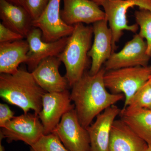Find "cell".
Instances as JSON below:
<instances>
[{"label": "cell", "mask_w": 151, "mask_h": 151, "mask_svg": "<svg viewBox=\"0 0 151 151\" xmlns=\"http://www.w3.org/2000/svg\"><path fill=\"white\" fill-rule=\"evenodd\" d=\"M23 36L15 32L0 23V43L11 42L23 39Z\"/></svg>", "instance_id": "obj_24"}, {"label": "cell", "mask_w": 151, "mask_h": 151, "mask_svg": "<svg viewBox=\"0 0 151 151\" xmlns=\"http://www.w3.org/2000/svg\"><path fill=\"white\" fill-rule=\"evenodd\" d=\"M52 133L69 151H90L89 135L79 122L75 108L65 113Z\"/></svg>", "instance_id": "obj_7"}, {"label": "cell", "mask_w": 151, "mask_h": 151, "mask_svg": "<svg viewBox=\"0 0 151 151\" xmlns=\"http://www.w3.org/2000/svg\"><path fill=\"white\" fill-rule=\"evenodd\" d=\"M151 109V86L149 81L133 95L124 110L127 111Z\"/></svg>", "instance_id": "obj_20"}, {"label": "cell", "mask_w": 151, "mask_h": 151, "mask_svg": "<svg viewBox=\"0 0 151 151\" xmlns=\"http://www.w3.org/2000/svg\"><path fill=\"white\" fill-rule=\"evenodd\" d=\"M136 24L140 28L139 35L145 40L147 46L148 54L150 55L151 49V12L146 9H140L135 12Z\"/></svg>", "instance_id": "obj_21"}, {"label": "cell", "mask_w": 151, "mask_h": 151, "mask_svg": "<svg viewBox=\"0 0 151 151\" xmlns=\"http://www.w3.org/2000/svg\"><path fill=\"white\" fill-rule=\"evenodd\" d=\"M121 119L148 145H151V109H122Z\"/></svg>", "instance_id": "obj_19"}, {"label": "cell", "mask_w": 151, "mask_h": 151, "mask_svg": "<svg viewBox=\"0 0 151 151\" xmlns=\"http://www.w3.org/2000/svg\"><path fill=\"white\" fill-rule=\"evenodd\" d=\"M112 34L113 52L124 30L136 33L139 29L137 24H129L127 19L128 10L138 6L151 12V0H108L101 5Z\"/></svg>", "instance_id": "obj_5"}, {"label": "cell", "mask_w": 151, "mask_h": 151, "mask_svg": "<svg viewBox=\"0 0 151 151\" xmlns=\"http://www.w3.org/2000/svg\"><path fill=\"white\" fill-rule=\"evenodd\" d=\"M61 63L58 57H50L43 60L31 72L36 82L45 92H60L67 90L68 81L59 72Z\"/></svg>", "instance_id": "obj_15"}, {"label": "cell", "mask_w": 151, "mask_h": 151, "mask_svg": "<svg viewBox=\"0 0 151 151\" xmlns=\"http://www.w3.org/2000/svg\"><path fill=\"white\" fill-rule=\"evenodd\" d=\"M94 40L88 52L92 60L89 73L94 75L102 68L103 64L113 53L112 34L106 19L93 24Z\"/></svg>", "instance_id": "obj_12"}, {"label": "cell", "mask_w": 151, "mask_h": 151, "mask_svg": "<svg viewBox=\"0 0 151 151\" xmlns=\"http://www.w3.org/2000/svg\"><path fill=\"white\" fill-rule=\"evenodd\" d=\"M0 18L5 26L24 38L33 27L32 18L27 10L6 0H0Z\"/></svg>", "instance_id": "obj_17"}, {"label": "cell", "mask_w": 151, "mask_h": 151, "mask_svg": "<svg viewBox=\"0 0 151 151\" xmlns=\"http://www.w3.org/2000/svg\"><path fill=\"white\" fill-rule=\"evenodd\" d=\"M73 27L65 48L58 56L65 65V77L70 86L85 73L93 35L92 26L79 23Z\"/></svg>", "instance_id": "obj_3"}, {"label": "cell", "mask_w": 151, "mask_h": 151, "mask_svg": "<svg viewBox=\"0 0 151 151\" xmlns=\"http://www.w3.org/2000/svg\"><path fill=\"white\" fill-rule=\"evenodd\" d=\"M145 151H151V145H148Z\"/></svg>", "instance_id": "obj_28"}, {"label": "cell", "mask_w": 151, "mask_h": 151, "mask_svg": "<svg viewBox=\"0 0 151 151\" xmlns=\"http://www.w3.org/2000/svg\"><path fill=\"white\" fill-rule=\"evenodd\" d=\"M148 144L122 119L112 126L109 151H145Z\"/></svg>", "instance_id": "obj_16"}, {"label": "cell", "mask_w": 151, "mask_h": 151, "mask_svg": "<svg viewBox=\"0 0 151 151\" xmlns=\"http://www.w3.org/2000/svg\"><path fill=\"white\" fill-rule=\"evenodd\" d=\"M121 111L116 105H112L98 115L95 122L86 128L90 151H109L112 126Z\"/></svg>", "instance_id": "obj_14"}, {"label": "cell", "mask_w": 151, "mask_h": 151, "mask_svg": "<svg viewBox=\"0 0 151 151\" xmlns=\"http://www.w3.org/2000/svg\"><path fill=\"white\" fill-rule=\"evenodd\" d=\"M0 151H4V149H3L2 146L1 145V144L0 145Z\"/></svg>", "instance_id": "obj_29"}, {"label": "cell", "mask_w": 151, "mask_h": 151, "mask_svg": "<svg viewBox=\"0 0 151 151\" xmlns=\"http://www.w3.org/2000/svg\"><path fill=\"white\" fill-rule=\"evenodd\" d=\"M9 2L12 3L16 5L21 6L24 8L25 0H6Z\"/></svg>", "instance_id": "obj_26"}, {"label": "cell", "mask_w": 151, "mask_h": 151, "mask_svg": "<svg viewBox=\"0 0 151 151\" xmlns=\"http://www.w3.org/2000/svg\"><path fill=\"white\" fill-rule=\"evenodd\" d=\"M29 45L27 41L21 40L0 43V73L13 74L27 59Z\"/></svg>", "instance_id": "obj_18"}, {"label": "cell", "mask_w": 151, "mask_h": 151, "mask_svg": "<svg viewBox=\"0 0 151 151\" xmlns=\"http://www.w3.org/2000/svg\"><path fill=\"white\" fill-rule=\"evenodd\" d=\"M68 37L55 41L46 42L42 40L41 30L32 27L26 37L29 45V51L25 63L29 72L31 73L43 60L50 57L59 56L65 48Z\"/></svg>", "instance_id": "obj_11"}, {"label": "cell", "mask_w": 151, "mask_h": 151, "mask_svg": "<svg viewBox=\"0 0 151 151\" xmlns=\"http://www.w3.org/2000/svg\"><path fill=\"white\" fill-rule=\"evenodd\" d=\"M68 90L60 92H45L42 100V109L38 116L45 135L53 132L63 116L75 108Z\"/></svg>", "instance_id": "obj_10"}, {"label": "cell", "mask_w": 151, "mask_h": 151, "mask_svg": "<svg viewBox=\"0 0 151 151\" xmlns=\"http://www.w3.org/2000/svg\"><path fill=\"white\" fill-rule=\"evenodd\" d=\"M147 50L146 41L139 34L136 35L120 51L112 53L104 64V68L107 71L123 68L147 66L151 57Z\"/></svg>", "instance_id": "obj_9"}, {"label": "cell", "mask_w": 151, "mask_h": 151, "mask_svg": "<svg viewBox=\"0 0 151 151\" xmlns=\"http://www.w3.org/2000/svg\"><path fill=\"white\" fill-rule=\"evenodd\" d=\"M149 82H150V85L151 86V76L150 78V79L149 80Z\"/></svg>", "instance_id": "obj_30"}, {"label": "cell", "mask_w": 151, "mask_h": 151, "mask_svg": "<svg viewBox=\"0 0 151 151\" xmlns=\"http://www.w3.org/2000/svg\"><path fill=\"white\" fill-rule=\"evenodd\" d=\"M31 151H69L65 148L57 135L52 133L43 135L32 145Z\"/></svg>", "instance_id": "obj_22"}, {"label": "cell", "mask_w": 151, "mask_h": 151, "mask_svg": "<svg viewBox=\"0 0 151 151\" xmlns=\"http://www.w3.org/2000/svg\"><path fill=\"white\" fill-rule=\"evenodd\" d=\"M61 0H50L40 17L33 21V27L38 28L42 32V39L46 42L55 41L69 36L74 29L63 21L60 16Z\"/></svg>", "instance_id": "obj_8"}, {"label": "cell", "mask_w": 151, "mask_h": 151, "mask_svg": "<svg viewBox=\"0 0 151 151\" xmlns=\"http://www.w3.org/2000/svg\"><path fill=\"white\" fill-rule=\"evenodd\" d=\"M105 71L103 68L94 75L85 72L72 86L70 98L79 122L86 129L98 115L124 97L108 91L104 80Z\"/></svg>", "instance_id": "obj_1"}, {"label": "cell", "mask_w": 151, "mask_h": 151, "mask_svg": "<svg viewBox=\"0 0 151 151\" xmlns=\"http://www.w3.org/2000/svg\"><path fill=\"white\" fill-rule=\"evenodd\" d=\"M50 0H25L24 8L33 21L38 18L46 8Z\"/></svg>", "instance_id": "obj_23"}, {"label": "cell", "mask_w": 151, "mask_h": 151, "mask_svg": "<svg viewBox=\"0 0 151 151\" xmlns=\"http://www.w3.org/2000/svg\"><path fill=\"white\" fill-rule=\"evenodd\" d=\"M43 135L44 129L39 116L29 113L14 117L1 130V139L5 138L8 142L22 141L30 146Z\"/></svg>", "instance_id": "obj_6"}, {"label": "cell", "mask_w": 151, "mask_h": 151, "mask_svg": "<svg viewBox=\"0 0 151 151\" xmlns=\"http://www.w3.org/2000/svg\"><path fill=\"white\" fill-rule=\"evenodd\" d=\"M14 113L6 104H0V127L2 128L14 118Z\"/></svg>", "instance_id": "obj_25"}, {"label": "cell", "mask_w": 151, "mask_h": 151, "mask_svg": "<svg viewBox=\"0 0 151 151\" xmlns=\"http://www.w3.org/2000/svg\"><path fill=\"white\" fill-rule=\"evenodd\" d=\"M91 1L96 3L98 5L101 6V4H102L103 2L105 1H108V0H91Z\"/></svg>", "instance_id": "obj_27"}, {"label": "cell", "mask_w": 151, "mask_h": 151, "mask_svg": "<svg viewBox=\"0 0 151 151\" xmlns=\"http://www.w3.org/2000/svg\"><path fill=\"white\" fill-rule=\"evenodd\" d=\"M63 8L60 16L68 25L77 24H94L106 19L104 11L91 0H63Z\"/></svg>", "instance_id": "obj_13"}, {"label": "cell", "mask_w": 151, "mask_h": 151, "mask_svg": "<svg viewBox=\"0 0 151 151\" xmlns=\"http://www.w3.org/2000/svg\"><path fill=\"white\" fill-rule=\"evenodd\" d=\"M45 92L36 82L32 73L22 68L13 74L1 73V98L20 108L24 113L32 110L38 116Z\"/></svg>", "instance_id": "obj_2"}, {"label": "cell", "mask_w": 151, "mask_h": 151, "mask_svg": "<svg viewBox=\"0 0 151 151\" xmlns=\"http://www.w3.org/2000/svg\"><path fill=\"white\" fill-rule=\"evenodd\" d=\"M150 57H151V50H150Z\"/></svg>", "instance_id": "obj_31"}, {"label": "cell", "mask_w": 151, "mask_h": 151, "mask_svg": "<svg viewBox=\"0 0 151 151\" xmlns=\"http://www.w3.org/2000/svg\"><path fill=\"white\" fill-rule=\"evenodd\" d=\"M151 76V66L123 68L105 71L104 80L106 88L114 94L124 96V108L133 95Z\"/></svg>", "instance_id": "obj_4"}]
</instances>
